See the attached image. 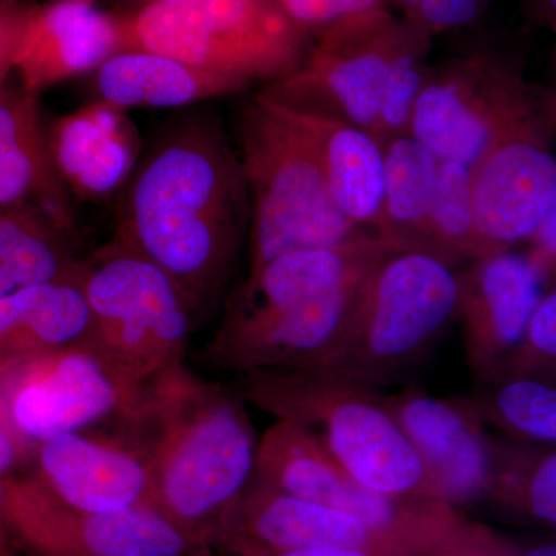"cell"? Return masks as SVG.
<instances>
[{"label": "cell", "instance_id": "27", "mask_svg": "<svg viewBox=\"0 0 556 556\" xmlns=\"http://www.w3.org/2000/svg\"><path fill=\"white\" fill-rule=\"evenodd\" d=\"M486 500L508 517L556 530V447L493 442Z\"/></svg>", "mask_w": 556, "mask_h": 556}, {"label": "cell", "instance_id": "43", "mask_svg": "<svg viewBox=\"0 0 556 556\" xmlns=\"http://www.w3.org/2000/svg\"><path fill=\"white\" fill-rule=\"evenodd\" d=\"M134 2H138V7H142V5H155V3L185 2V0H134Z\"/></svg>", "mask_w": 556, "mask_h": 556}, {"label": "cell", "instance_id": "20", "mask_svg": "<svg viewBox=\"0 0 556 556\" xmlns=\"http://www.w3.org/2000/svg\"><path fill=\"white\" fill-rule=\"evenodd\" d=\"M38 460L40 484L67 507L118 511L152 504L148 464L135 447L67 433L40 442Z\"/></svg>", "mask_w": 556, "mask_h": 556}, {"label": "cell", "instance_id": "25", "mask_svg": "<svg viewBox=\"0 0 556 556\" xmlns=\"http://www.w3.org/2000/svg\"><path fill=\"white\" fill-rule=\"evenodd\" d=\"M75 232L36 206L0 207V299L20 291L78 277Z\"/></svg>", "mask_w": 556, "mask_h": 556}, {"label": "cell", "instance_id": "34", "mask_svg": "<svg viewBox=\"0 0 556 556\" xmlns=\"http://www.w3.org/2000/svg\"><path fill=\"white\" fill-rule=\"evenodd\" d=\"M289 20L302 30L317 33L367 11L388 7V0H277Z\"/></svg>", "mask_w": 556, "mask_h": 556}, {"label": "cell", "instance_id": "3", "mask_svg": "<svg viewBox=\"0 0 556 556\" xmlns=\"http://www.w3.org/2000/svg\"><path fill=\"white\" fill-rule=\"evenodd\" d=\"M150 473V503L204 555L219 519L254 479L258 439L237 390L179 367L148 387L130 417Z\"/></svg>", "mask_w": 556, "mask_h": 556}, {"label": "cell", "instance_id": "21", "mask_svg": "<svg viewBox=\"0 0 556 556\" xmlns=\"http://www.w3.org/2000/svg\"><path fill=\"white\" fill-rule=\"evenodd\" d=\"M38 94L0 89V207L36 206L75 232L67 190L51 163Z\"/></svg>", "mask_w": 556, "mask_h": 556}, {"label": "cell", "instance_id": "9", "mask_svg": "<svg viewBox=\"0 0 556 556\" xmlns=\"http://www.w3.org/2000/svg\"><path fill=\"white\" fill-rule=\"evenodd\" d=\"M254 479L358 519L391 538L405 556L426 555L464 518L441 501L386 495L361 484L287 420L276 419L258 439Z\"/></svg>", "mask_w": 556, "mask_h": 556}, {"label": "cell", "instance_id": "36", "mask_svg": "<svg viewBox=\"0 0 556 556\" xmlns=\"http://www.w3.org/2000/svg\"><path fill=\"white\" fill-rule=\"evenodd\" d=\"M529 241L533 244V252L529 257L535 263L544 280L548 276H556V195L546 217Z\"/></svg>", "mask_w": 556, "mask_h": 556}, {"label": "cell", "instance_id": "44", "mask_svg": "<svg viewBox=\"0 0 556 556\" xmlns=\"http://www.w3.org/2000/svg\"><path fill=\"white\" fill-rule=\"evenodd\" d=\"M3 501H5V484L0 482V514H2L3 510Z\"/></svg>", "mask_w": 556, "mask_h": 556}, {"label": "cell", "instance_id": "40", "mask_svg": "<svg viewBox=\"0 0 556 556\" xmlns=\"http://www.w3.org/2000/svg\"><path fill=\"white\" fill-rule=\"evenodd\" d=\"M551 89L547 90L543 100V113L546 116L548 126L556 129V47L554 54V75H552Z\"/></svg>", "mask_w": 556, "mask_h": 556}, {"label": "cell", "instance_id": "35", "mask_svg": "<svg viewBox=\"0 0 556 556\" xmlns=\"http://www.w3.org/2000/svg\"><path fill=\"white\" fill-rule=\"evenodd\" d=\"M33 7L24 0H0V89L14 72V58Z\"/></svg>", "mask_w": 556, "mask_h": 556}, {"label": "cell", "instance_id": "29", "mask_svg": "<svg viewBox=\"0 0 556 556\" xmlns=\"http://www.w3.org/2000/svg\"><path fill=\"white\" fill-rule=\"evenodd\" d=\"M426 247L442 258L457 255L473 260L482 257L475 229L470 166L455 161H439L437 186L428 215Z\"/></svg>", "mask_w": 556, "mask_h": 556}, {"label": "cell", "instance_id": "33", "mask_svg": "<svg viewBox=\"0 0 556 556\" xmlns=\"http://www.w3.org/2000/svg\"><path fill=\"white\" fill-rule=\"evenodd\" d=\"M522 548L504 533L481 522L460 519L424 556H521Z\"/></svg>", "mask_w": 556, "mask_h": 556}, {"label": "cell", "instance_id": "7", "mask_svg": "<svg viewBox=\"0 0 556 556\" xmlns=\"http://www.w3.org/2000/svg\"><path fill=\"white\" fill-rule=\"evenodd\" d=\"M123 50H144L244 84L287 78L314 38L277 0H185L118 14Z\"/></svg>", "mask_w": 556, "mask_h": 556}, {"label": "cell", "instance_id": "28", "mask_svg": "<svg viewBox=\"0 0 556 556\" xmlns=\"http://www.w3.org/2000/svg\"><path fill=\"white\" fill-rule=\"evenodd\" d=\"M475 399L482 419L501 428L515 441L556 447L555 380L503 376Z\"/></svg>", "mask_w": 556, "mask_h": 556}, {"label": "cell", "instance_id": "4", "mask_svg": "<svg viewBox=\"0 0 556 556\" xmlns=\"http://www.w3.org/2000/svg\"><path fill=\"white\" fill-rule=\"evenodd\" d=\"M236 138L251 201L249 270L288 252L368 236L336 206L302 112L260 91L241 104Z\"/></svg>", "mask_w": 556, "mask_h": 556}, {"label": "cell", "instance_id": "30", "mask_svg": "<svg viewBox=\"0 0 556 556\" xmlns=\"http://www.w3.org/2000/svg\"><path fill=\"white\" fill-rule=\"evenodd\" d=\"M431 43L433 38L412 25L407 38L388 64L380 93L379 124L376 131V139L382 148L391 139L408 134L413 110L427 78V58Z\"/></svg>", "mask_w": 556, "mask_h": 556}, {"label": "cell", "instance_id": "26", "mask_svg": "<svg viewBox=\"0 0 556 556\" xmlns=\"http://www.w3.org/2000/svg\"><path fill=\"white\" fill-rule=\"evenodd\" d=\"M383 153L386 192L380 236L402 241L409 248L427 249V223L439 161L409 134L388 141Z\"/></svg>", "mask_w": 556, "mask_h": 556}, {"label": "cell", "instance_id": "37", "mask_svg": "<svg viewBox=\"0 0 556 556\" xmlns=\"http://www.w3.org/2000/svg\"><path fill=\"white\" fill-rule=\"evenodd\" d=\"M527 20L556 35V0H521Z\"/></svg>", "mask_w": 556, "mask_h": 556}, {"label": "cell", "instance_id": "6", "mask_svg": "<svg viewBox=\"0 0 556 556\" xmlns=\"http://www.w3.org/2000/svg\"><path fill=\"white\" fill-rule=\"evenodd\" d=\"M459 281L427 249L394 252L369 274L318 371L372 388L412 367L457 316Z\"/></svg>", "mask_w": 556, "mask_h": 556}, {"label": "cell", "instance_id": "12", "mask_svg": "<svg viewBox=\"0 0 556 556\" xmlns=\"http://www.w3.org/2000/svg\"><path fill=\"white\" fill-rule=\"evenodd\" d=\"M2 514L40 556H190L188 533L152 504L118 511H83L51 496L42 484H5Z\"/></svg>", "mask_w": 556, "mask_h": 556}, {"label": "cell", "instance_id": "10", "mask_svg": "<svg viewBox=\"0 0 556 556\" xmlns=\"http://www.w3.org/2000/svg\"><path fill=\"white\" fill-rule=\"evenodd\" d=\"M532 104L518 61L484 47L428 68L408 134L438 161L473 167Z\"/></svg>", "mask_w": 556, "mask_h": 556}, {"label": "cell", "instance_id": "39", "mask_svg": "<svg viewBox=\"0 0 556 556\" xmlns=\"http://www.w3.org/2000/svg\"><path fill=\"white\" fill-rule=\"evenodd\" d=\"M16 460V445L9 431L0 426V475L9 471Z\"/></svg>", "mask_w": 556, "mask_h": 556}, {"label": "cell", "instance_id": "8", "mask_svg": "<svg viewBox=\"0 0 556 556\" xmlns=\"http://www.w3.org/2000/svg\"><path fill=\"white\" fill-rule=\"evenodd\" d=\"M90 309L86 343L131 386L146 390L185 365L197 314L155 263L113 240L84 262Z\"/></svg>", "mask_w": 556, "mask_h": 556}, {"label": "cell", "instance_id": "2", "mask_svg": "<svg viewBox=\"0 0 556 556\" xmlns=\"http://www.w3.org/2000/svg\"><path fill=\"white\" fill-rule=\"evenodd\" d=\"M404 249L402 241L368 233L338 247L288 252L248 270L207 343V364L240 378L317 367L369 274Z\"/></svg>", "mask_w": 556, "mask_h": 556}, {"label": "cell", "instance_id": "42", "mask_svg": "<svg viewBox=\"0 0 556 556\" xmlns=\"http://www.w3.org/2000/svg\"><path fill=\"white\" fill-rule=\"evenodd\" d=\"M420 2H422V0H388V5L397 7V9L402 11V14H404L415 9Z\"/></svg>", "mask_w": 556, "mask_h": 556}, {"label": "cell", "instance_id": "32", "mask_svg": "<svg viewBox=\"0 0 556 556\" xmlns=\"http://www.w3.org/2000/svg\"><path fill=\"white\" fill-rule=\"evenodd\" d=\"M493 0H422L402 14L417 30L430 38L471 27L482 20Z\"/></svg>", "mask_w": 556, "mask_h": 556}, {"label": "cell", "instance_id": "1", "mask_svg": "<svg viewBox=\"0 0 556 556\" xmlns=\"http://www.w3.org/2000/svg\"><path fill=\"white\" fill-rule=\"evenodd\" d=\"M115 201V241L163 269L197 316L211 308L251 228L239 155L217 116L172 119Z\"/></svg>", "mask_w": 556, "mask_h": 556}, {"label": "cell", "instance_id": "11", "mask_svg": "<svg viewBox=\"0 0 556 556\" xmlns=\"http://www.w3.org/2000/svg\"><path fill=\"white\" fill-rule=\"evenodd\" d=\"M412 25L388 7L348 17L314 36L302 65L265 90L314 115L345 121L376 138L388 64Z\"/></svg>", "mask_w": 556, "mask_h": 556}, {"label": "cell", "instance_id": "13", "mask_svg": "<svg viewBox=\"0 0 556 556\" xmlns=\"http://www.w3.org/2000/svg\"><path fill=\"white\" fill-rule=\"evenodd\" d=\"M535 102L471 167L475 229L482 257L532 239L556 195V156Z\"/></svg>", "mask_w": 556, "mask_h": 556}, {"label": "cell", "instance_id": "17", "mask_svg": "<svg viewBox=\"0 0 556 556\" xmlns=\"http://www.w3.org/2000/svg\"><path fill=\"white\" fill-rule=\"evenodd\" d=\"M457 281L468 365L486 379L525 338L544 295V278L529 255L504 251L475 260Z\"/></svg>", "mask_w": 556, "mask_h": 556}, {"label": "cell", "instance_id": "16", "mask_svg": "<svg viewBox=\"0 0 556 556\" xmlns=\"http://www.w3.org/2000/svg\"><path fill=\"white\" fill-rule=\"evenodd\" d=\"M383 401L437 479L445 503L459 508L486 500L495 452L473 401L439 399L416 387Z\"/></svg>", "mask_w": 556, "mask_h": 556}, {"label": "cell", "instance_id": "18", "mask_svg": "<svg viewBox=\"0 0 556 556\" xmlns=\"http://www.w3.org/2000/svg\"><path fill=\"white\" fill-rule=\"evenodd\" d=\"M123 50L118 14L97 0H53L33 7L14 58L21 86L31 93L89 75Z\"/></svg>", "mask_w": 556, "mask_h": 556}, {"label": "cell", "instance_id": "38", "mask_svg": "<svg viewBox=\"0 0 556 556\" xmlns=\"http://www.w3.org/2000/svg\"><path fill=\"white\" fill-rule=\"evenodd\" d=\"M273 556H375L368 552L354 551V548L342 547H316L303 548V551L287 552Z\"/></svg>", "mask_w": 556, "mask_h": 556}, {"label": "cell", "instance_id": "5", "mask_svg": "<svg viewBox=\"0 0 556 556\" xmlns=\"http://www.w3.org/2000/svg\"><path fill=\"white\" fill-rule=\"evenodd\" d=\"M237 391L247 404L298 427L361 484L445 503L383 394L372 388L318 369H295L243 376Z\"/></svg>", "mask_w": 556, "mask_h": 556}, {"label": "cell", "instance_id": "15", "mask_svg": "<svg viewBox=\"0 0 556 556\" xmlns=\"http://www.w3.org/2000/svg\"><path fill=\"white\" fill-rule=\"evenodd\" d=\"M342 547L375 556H405L391 538L358 519L288 495L252 479L219 519L208 551L273 556L303 548Z\"/></svg>", "mask_w": 556, "mask_h": 556}, {"label": "cell", "instance_id": "14", "mask_svg": "<svg viewBox=\"0 0 556 556\" xmlns=\"http://www.w3.org/2000/svg\"><path fill=\"white\" fill-rule=\"evenodd\" d=\"M146 390L127 382L84 342L20 368V378L11 388L9 415L22 437L40 444L61 434L80 433L115 415L129 419Z\"/></svg>", "mask_w": 556, "mask_h": 556}, {"label": "cell", "instance_id": "22", "mask_svg": "<svg viewBox=\"0 0 556 556\" xmlns=\"http://www.w3.org/2000/svg\"><path fill=\"white\" fill-rule=\"evenodd\" d=\"M80 274L0 299V376L86 342L90 309Z\"/></svg>", "mask_w": 556, "mask_h": 556}, {"label": "cell", "instance_id": "24", "mask_svg": "<svg viewBox=\"0 0 556 556\" xmlns=\"http://www.w3.org/2000/svg\"><path fill=\"white\" fill-rule=\"evenodd\" d=\"M300 112V110H299ZM313 130L336 206L357 228L382 229L386 153L369 131L302 112Z\"/></svg>", "mask_w": 556, "mask_h": 556}, {"label": "cell", "instance_id": "19", "mask_svg": "<svg viewBox=\"0 0 556 556\" xmlns=\"http://www.w3.org/2000/svg\"><path fill=\"white\" fill-rule=\"evenodd\" d=\"M51 163L72 199L115 200L142 155L138 127L126 110L94 100L47 130Z\"/></svg>", "mask_w": 556, "mask_h": 556}, {"label": "cell", "instance_id": "31", "mask_svg": "<svg viewBox=\"0 0 556 556\" xmlns=\"http://www.w3.org/2000/svg\"><path fill=\"white\" fill-rule=\"evenodd\" d=\"M503 376H527L556 382V288L538 303L517 350L485 380Z\"/></svg>", "mask_w": 556, "mask_h": 556}, {"label": "cell", "instance_id": "23", "mask_svg": "<svg viewBox=\"0 0 556 556\" xmlns=\"http://www.w3.org/2000/svg\"><path fill=\"white\" fill-rule=\"evenodd\" d=\"M247 87L230 76L144 50L119 51L93 73L97 100L126 112L186 109Z\"/></svg>", "mask_w": 556, "mask_h": 556}, {"label": "cell", "instance_id": "45", "mask_svg": "<svg viewBox=\"0 0 556 556\" xmlns=\"http://www.w3.org/2000/svg\"><path fill=\"white\" fill-rule=\"evenodd\" d=\"M203 556H249V555L230 554V552H217V554H215V555L204 554Z\"/></svg>", "mask_w": 556, "mask_h": 556}, {"label": "cell", "instance_id": "41", "mask_svg": "<svg viewBox=\"0 0 556 556\" xmlns=\"http://www.w3.org/2000/svg\"><path fill=\"white\" fill-rule=\"evenodd\" d=\"M521 556H556V543L544 544L530 548V551H522Z\"/></svg>", "mask_w": 556, "mask_h": 556}]
</instances>
